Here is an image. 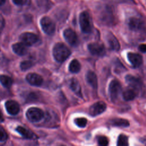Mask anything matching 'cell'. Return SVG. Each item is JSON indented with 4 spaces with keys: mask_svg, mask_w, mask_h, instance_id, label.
Wrapping results in <instances>:
<instances>
[{
    "mask_svg": "<svg viewBox=\"0 0 146 146\" xmlns=\"http://www.w3.org/2000/svg\"><path fill=\"white\" fill-rule=\"evenodd\" d=\"M54 59L58 62H63L67 59L71 54L70 50L63 43H56L52 50Z\"/></svg>",
    "mask_w": 146,
    "mask_h": 146,
    "instance_id": "1",
    "label": "cell"
},
{
    "mask_svg": "<svg viewBox=\"0 0 146 146\" xmlns=\"http://www.w3.org/2000/svg\"><path fill=\"white\" fill-rule=\"evenodd\" d=\"M79 25L82 31L84 33L88 34L92 31V19L90 14L87 11H84L80 14Z\"/></svg>",
    "mask_w": 146,
    "mask_h": 146,
    "instance_id": "2",
    "label": "cell"
},
{
    "mask_svg": "<svg viewBox=\"0 0 146 146\" xmlns=\"http://www.w3.org/2000/svg\"><path fill=\"white\" fill-rule=\"evenodd\" d=\"M26 116L29 121L31 122H37L43 117L44 112L39 108L32 107L27 111Z\"/></svg>",
    "mask_w": 146,
    "mask_h": 146,
    "instance_id": "3",
    "label": "cell"
},
{
    "mask_svg": "<svg viewBox=\"0 0 146 146\" xmlns=\"http://www.w3.org/2000/svg\"><path fill=\"white\" fill-rule=\"evenodd\" d=\"M108 91L111 100H116L121 91V85L120 83L116 79L112 80L109 85Z\"/></svg>",
    "mask_w": 146,
    "mask_h": 146,
    "instance_id": "4",
    "label": "cell"
},
{
    "mask_svg": "<svg viewBox=\"0 0 146 146\" xmlns=\"http://www.w3.org/2000/svg\"><path fill=\"white\" fill-rule=\"evenodd\" d=\"M40 25L43 31L48 34L52 35L55 30V25L53 21L48 17H44L40 20Z\"/></svg>",
    "mask_w": 146,
    "mask_h": 146,
    "instance_id": "5",
    "label": "cell"
},
{
    "mask_svg": "<svg viewBox=\"0 0 146 146\" xmlns=\"http://www.w3.org/2000/svg\"><path fill=\"white\" fill-rule=\"evenodd\" d=\"M125 79L129 86L134 89L137 93L138 91H141L144 90V84L139 78L132 75H127L125 76Z\"/></svg>",
    "mask_w": 146,
    "mask_h": 146,
    "instance_id": "6",
    "label": "cell"
},
{
    "mask_svg": "<svg viewBox=\"0 0 146 146\" xmlns=\"http://www.w3.org/2000/svg\"><path fill=\"white\" fill-rule=\"evenodd\" d=\"M19 39L22 43L26 46H32L36 43L38 40V36L32 33H24L20 35Z\"/></svg>",
    "mask_w": 146,
    "mask_h": 146,
    "instance_id": "7",
    "label": "cell"
},
{
    "mask_svg": "<svg viewBox=\"0 0 146 146\" xmlns=\"http://www.w3.org/2000/svg\"><path fill=\"white\" fill-rule=\"evenodd\" d=\"M63 36L66 40L71 46H76L79 43V39L76 33L71 29H67L63 32Z\"/></svg>",
    "mask_w": 146,
    "mask_h": 146,
    "instance_id": "8",
    "label": "cell"
},
{
    "mask_svg": "<svg viewBox=\"0 0 146 146\" xmlns=\"http://www.w3.org/2000/svg\"><path fill=\"white\" fill-rule=\"evenodd\" d=\"M106 104L103 102H98L93 104L89 108V113L92 116H96L105 111Z\"/></svg>",
    "mask_w": 146,
    "mask_h": 146,
    "instance_id": "9",
    "label": "cell"
},
{
    "mask_svg": "<svg viewBox=\"0 0 146 146\" xmlns=\"http://www.w3.org/2000/svg\"><path fill=\"white\" fill-rule=\"evenodd\" d=\"M130 30L132 31H138L144 30L145 28V24L144 21L137 17H131L129 18L128 23Z\"/></svg>",
    "mask_w": 146,
    "mask_h": 146,
    "instance_id": "10",
    "label": "cell"
},
{
    "mask_svg": "<svg viewBox=\"0 0 146 146\" xmlns=\"http://www.w3.org/2000/svg\"><path fill=\"white\" fill-rule=\"evenodd\" d=\"M89 51L94 55L103 56L106 54V48L103 44L99 43H91L88 45Z\"/></svg>",
    "mask_w": 146,
    "mask_h": 146,
    "instance_id": "11",
    "label": "cell"
},
{
    "mask_svg": "<svg viewBox=\"0 0 146 146\" xmlns=\"http://www.w3.org/2000/svg\"><path fill=\"white\" fill-rule=\"evenodd\" d=\"M5 107L7 112L11 115L18 114L20 110L19 104L17 102L12 100H7L5 103Z\"/></svg>",
    "mask_w": 146,
    "mask_h": 146,
    "instance_id": "12",
    "label": "cell"
},
{
    "mask_svg": "<svg viewBox=\"0 0 146 146\" xmlns=\"http://www.w3.org/2000/svg\"><path fill=\"white\" fill-rule=\"evenodd\" d=\"M127 58L131 64L135 67H138L143 63V57L141 55L137 53L128 52Z\"/></svg>",
    "mask_w": 146,
    "mask_h": 146,
    "instance_id": "13",
    "label": "cell"
},
{
    "mask_svg": "<svg viewBox=\"0 0 146 146\" xmlns=\"http://www.w3.org/2000/svg\"><path fill=\"white\" fill-rule=\"evenodd\" d=\"M26 80L30 84L35 86H39L43 83V78L39 75L35 73H30L26 76Z\"/></svg>",
    "mask_w": 146,
    "mask_h": 146,
    "instance_id": "14",
    "label": "cell"
},
{
    "mask_svg": "<svg viewBox=\"0 0 146 146\" xmlns=\"http://www.w3.org/2000/svg\"><path fill=\"white\" fill-rule=\"evenodd\" d=\"M108 44L109 47L113 51H119L120 49V44L117 38L111 33H109L107 36Z\"/></svg>",
    "mask_w": 146,
    "mask_h": 146,
    "instance_id": "15",
    "label": "cell"
},
{
    "mask_svg": "<svg viewBox=\"0 0 146 146\" xmlns=\"http://www.w3.org/2000/svg\"><path fill=\"white\" fill-rule=\"evenodd\" d=\"M70 87L71 90L79 97L82 98V94L81 91V87L79 81L76 78H72L70 80Z\"/></svg>",
    "mask_w": 146,
    "mask_h": 146,
    "instance_id": "16",
    "label": "cell"
},
{
    "mask_svg": "<svg viewBox=\"0 0 146 146\" xmlns=\"http://www.w3.org/2000/svg\"><path fill=\"white\" fill-rule=\"evenodd\" d=\"M86 80L88 83L94 88H96L98 87V79L94 71H88L86 75Z\"/></svg>",
    "mask_w": 146,
    "mask_h": 146,
    "instance_id": "17",
    "label": "cell"
},
{
    "mask_svg": "<svg viewBox=\"0 0 146 146\" xmlns=\"http://www.w3.org/2000/svg\"><path fill=\"white\" fill-rule=\"evenodd\" d=\"M27 46L23 43H17L13 45V51L18 55H24L27 53Z\"/></svg>",
    "mask_w": 146,
    "mask_h": 146,
    "instance_id": "18",
    "label": "cell"
},
{
    "mask_svg": "<svg viewBox=\"0 0 146 146\" xmlns=\"http://www.w3.org/2000/svg\"><path fill=\"white\" fill-rule=\"evenodd\" d=\"M137 94V92L134 89L132 88H129L126 89L123 92L122 96L125 100L130 101L133 100L136 98Z\"/></svg>",
    "mask_w": 146,
    "mask_h": 146,
    "instance_id": "19",
    "label": "cell"
},
{
    "mask_svg": "<svg viewBox=\"0 0 146 146\" xmlns=\"http://www.w3.org/2000/svg\"><path fill=\"white\" fill-rule=\"evenodd\" d=\"M16 131L21 134L23 137L28 139H32L35 137V135L30 130L25 128V127L18 126L16 128Z\"/></svg>",
    "mask_w": 146,
    "mask_h": 146,
    "instance_id": "20",
    "label": "cell"
},
{
    "mask_svg": "<svg viewBox=\"0 0 146 146\" xmlns=\"http://www.w3.org/2000/svg\"><path fill=\"white\" fill-rule=\"evenodd\" d=\"M69 70L72 73H78L81 69V64L77 59H73L69 64Z\"/></svg>",
    "mask_w": 146,
    "mask_h": 146,
    "instance_id": "21",
    "label": "cell"
},
{
    "mask_svg": "<svg viewBox=\"0 0 146 146\" xmlns=\"http://www.w3.org/2000/svg\"><path fill=\"white\" fill-rule=\"evenodd\" d=\"M0 82L2 85L6 88H10L13 84L12 79L6 75H0Z\"/></svg>",
    "mask_w": 146,
    "mask_h": 146,
    "instance_id": "22",
    "label": "cell"
},
{
    "mask_svg": "<svg viewBox=\"0 0 146 146\" xmlns=\"http://www.w3.org/2000/svg\"><path fill=\"white\" fill-rule=\"evenodd\" d=\"M111 124L114 126L121 127H127L129 126V121L124 119H115L111 120Z\"/></svg>",
    "mask_w": 146,
    "mask_h": 146,
    "instance_id": "23",
    "label": "cell"
},
{
    "mask_svg": "<svg viewBox=\"0 0 146 146\" xmlns=\"http://www.w3.org/2000/svg\"><path fill=\"white\" fill-rule=\"evenodd\" d=\"M117 145L120 146H125L128 145V140L127 136L124 135H120L117 141Z\"/></svg>",
    "mask_w": 146,
    "mask_h": 146,
    "instance_id": "24",
    "label": "cell"
},
{
    "mask_svg": "<svg viewBox=\"0 0 146 146\" xmlns=\"http://www.w3.org/2000/svg\"><path fill=\"white\" fill-rule=\"evenodd\" d=\"M74 122L78 127L80 128H84L87 125V120L84 117H78L75 119Z\"/></svg>",
    "mask_w": 146,
    "mask_h": 146,
    "instance_id": "25",
    "label": "cell"
},
{
    "mask_svg": "<svg viewBox=\"0 0 146 146\" xmlns=\"http://www.w3.org/2000/svg\"><path fill=\"white\" fill-rule=\"evenodd\" d=\"M98 142L99 145L102 146H106L108 144V139L106 136H100L98 138Z\"/></svg>",
    "mask_w": 146,
    "mask_h": 146,
    "instance_id": "26",
    "label": "cell"
},
{
    "mask_svg": "<svg viewBox=\"0 0 146 146\" xmlns=\"http://www.w3.org/2000/svg\"><path fill=\"white\" fill-rule=\"evenodd\" d=\"M32 66V62L29 60H25L21 63V68L22 70H26Z\"/></svg>",
    "mask_w": 146,
    "mask_h": 146,
    "instance_id": "27",
    "label": "cell"
},
{
    "mask_svg": "<svg viewBox=\"0 0 146 146\" xmlns=\"http://www.w3.org/2000/svg\"><path fill=\"white\" fill-rule=\"evenodd\" d=\"M7 134L5 129L0 127V141L3 142L7 140Z\"/></svg>",
    "mask_w": 146,
    "mask_h": 146,
    "instance_id": "28",
    "label": "cell"
},
{
    "mask_svg": "<svg viewBox=\"0 0 146 146\" xmlns=\"http://www.w3.org/2000/svg\"><path fill=\"white\" fill-rule=\"evenodd\" d=\"M13 3L17 5L22 6L25 5L27 0H12Z\"/></svg>",
    "mask_w": 146,
    "mask_h": 146,
    "instance_id": "29",
    "label": "cell"
},
{
    "mask_svg": "<svg viewBox=\"0 0 146 146\" xmlns=\"http://www.w3.org/2000/svg\"><path fill=\"white\" fill-rule=\"evenodd\" d=\"M139 50L143 53L146 52V44H140L139 46Z\"/></svg>",
    "mask_w": 146,
    "mask_h": 146,
    "instance_id": "30",
    "label": "cell"
},
{
    "mask_svg": "<svg viewBox=\"0 0 146 146\" xmlns=\"http://www.w3.org/2000/svg\"><path fill=\"white\" fill-rule=\"evenodd\" d=\"M5 1L6 0H0V6L3 5L5 3Z\"/></svg>",
    "mask_w": 146,
    "mask_h": 146,
    "instance_id": "31",
    "label": "cell"
},
{
    "mask_svg": "<svg viewBox=\"0 0 146 146\" xmlns=\"http://www.w3.org/2000/svg\"><path fill=\"white\" fill-rule=\"evenodd\" d=\"M2 119V113H1V112L0 111V120H1Z\"/></svg>",
    "mask_w": 146,
    "mask_h": 146,
    "instance_id": "32",
    "label": "cell"
},
{
    "mask_svg": "<svg viewBox=\"0 0 146 146\" xmlns=\"http://www.w3.org/2000/svg\"><path fill=\"white\" fill-rule=\"evenodd\" d=\"M124 1H128V2H131L132 1H133V0H124Z\"/></svg>",
    "mask_w": 146,
    "mask_h": 146,
    "instance_id": "33",
    "label": "cell"
}]
</instances>
